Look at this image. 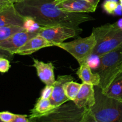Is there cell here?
<instances>
[{
	"instance_id": "obj_1",
	"label": "cell",
	"mask_w": 122,
	"mask_h": 122,
	"mask_svg": "<svg viewBox=\"0 0 122 122\" xmlns=\"http://www.w3.org/2000/svg\"><path fill=\"white\" fill-rule=\"evenodd\" d=\"M13 4L20 15L32 18L41 27L63 26L80 29V25L94 20L86 13L61 10L55 0H24Z\"/></svg>"
},
{
	"instance_id": "obj_2",
	"label": "cell",
	"mask_w": 122,
	"mask_h": 122,
	"mask_svg": "<svg viewBox=\"0 0 122 122\" xmlns=\"http://www.w3.org/2000/svg\"><path fill=\"white\" fill-rule=\"evenodd\" d=\"M95 103L90 113L99 122H122V101L107 96L99 86H95Z\"/></svg>"
},
{
	"instance_id": "obj_3",
	"label": "cell",
	"mask_w": 122,
	"mask_h": 122,
	"mask_svg": "<svg viewBox=\"0 0 122 122\" xmlns=\"http://www.w3.org/2000/svg\"><path fill=\"white\" fill-rule=\"evenodd\" d=\"M92 33L97 42L92 54L100 57L122 46V29L116 22L94 27Z\"/></svg>"
},
{
	"instance_id": "obj_4",
	"label": "cell",
	"mask_w": 122,
	"mask_h": 122,
	"mask_svg": "<svg viewBox=\"0 0 122 122\" xmlns=\"http://www.w3.org/2000/svg\"><path fill=\"white\" fill-rule=\"evenodd\" d=\"M100 65L95 71L100 76L99 86L104 93L113 81L122 74V46L100 57Z\"/></svg>"
},
{
	"instance_id": "obj_5",
	"label": "cell",
	"mask_w": 122,
	"mask_h": 122,
	"mask_svg": "<svg viewBox=\"0 0 122 122\" xmlns=\"http://www.w3.org/2000/svg\"><path fill=\"white\" fill-rule=\"evenodd\" d=\"M96 43L95 36L92 33L88 37L77 38L67 42L56 43L54 45L69 52L81 65L86 63L88 58L93 53Z\"/></svg>"
},
{
	"instance_id": "obj_6",
	"label": "cell",
	"mask_w": 122,
	"mask_h": 122,
	"mask_svg": "<svg viewBox=\"0 0 122 122\" xmlns=\"http://www.w3.org/2000/svg\"><path fill=\"white\" fill-rule=\"evenodd\" d=\"M85 108H79L72 101L57 107L49 114L33 118L34 122H81Z\"/></svg>"
},
{
	"instance_id": "obj_7",
	"label": "cell",
	"mask_w": 122,
	"mask_h": 122,
	"mask_svg": "<svg viewBox=\"0 0 122 122\" xmlns=\"http://www.w3.org/2000/svg\"><path fill=\"white\" fill-rule=\"evenodd\" d=\"M82 30L63 26L41 27L38 35L54 44L63 42L66 39L77 36Z\"/></svg>"
},
{
	"instance_id": "obj_8",
	"label": "cell",
	"mask_w": 122,
	"mask_h": 122,
	"mask_svg": "<svg viewBox=\"0 0 122 122\" xmlns=\"http://www.w3.org/2000/svg\"><path fill=\"white\" fill-rule=\"evenodd\" d=\"M38 35V33L27 32L26 30L17 32L5 40L1 42L0 49L14 55L29 39Z\"/></svg>"
},
{
	"instance_id": "obj_9",
	"label": "cell",
	"mask_w": 122,
	"mask_h": 122,
	"mask_svg": "<svg viewBox=\"0 0 122 122\" xmlns=\"http://www.w3.org/2000/svg\"><path fill=\"white\" fill-rule=\"evenodd\" d=\"M73 81V77L70 75H58L53 85L54 89L50 100L55 107H58L69 101L64 92V85L68 82Z\"/></svg>"
},
{
	"instance_id": "obj_10",
	"label": "cell",
	"mask_w": 122,
	"mask_h": 122,
	"mask_svg": "<svg viewBox=\"0 0 122 122\" xmlns=\"http://www.w3.org/2000/svg\"><path fill=\"white\" fill-rule=\"evenodd\" d=\"M58 8L71 13H93L97 7L85 0H55Z\"/></svg>"
},
{
	"instance_id": "obj_11",
	"label": "cell",
	"mask_w": 122,
	"mask_h": 122,
	"mask_svg": "<svg viewBox=\"0 0 122 122\" xmlns=\"http://www.w3.org/2000/svg\"><path fill=\"white\" fill-rule=\"evenodd\" d=\"M24 17L19 14L14 4L0 9V27L7 26H23Z\"/></svg>"
},
{
	"instance_id": "obj_12",
	"label": "cell",
	"mask_w": 122,
	"mask_h": 122,
	"mask_svg": "<svg viewBox=\"0 0 122 122\" xmlns=\"http://www.w3.org/2000/svg\"><path fill=\"white\" fill-rule=\"evenodd\" d=\"M95 86L82 83L73 102L79 108H89L95 103Z\"/></svg>"
},
{
	"instance_id": "obj_13",
	"label": "cell",
	"mask_w": 122,
	"mask_h": 122,
	"mask_svg": "<svg viewBox=\"0 0 122 122\" xmlns=\"http://www.w3.org/2000/svg\"><path fill=\"white\" fill-rule=\"evenodd\" d=\"M33 66L36 69L39 79L46 85L53 86L56 81L53 64L51 62L45 63L35 58H33Z\"/></svg>"
},
{
	"instance_id": "obj_14",
	"label": "cell",
	"mask_w": 122,
	"mask_h": 122,
	"mask_svg": "<svg viewBox=\"0 0 122 122\" xmlns=\"http://www.w3.org/2000/svg\"><path fill=\"white\" fill-rule=\"evenodd\" d=\"M54 46V44L38 35L31 38L16 52L19 55H30L42 48Z\"/></svg>"
},
{
	"instance_id": "obj_15",
	"label": "cell",
	"mask_w": 122,
	"mask_h": 122,
	"mask_svg": "<svg viewBox=\"0 0 122 122\" xmlns=\"http://www.w3.org/2000/svg\"><path fill=\"white\" fill-rule=\"evenodd\" d=\"M76 74L82 82L94 86H99L100 83V76L97 73H93L92 69L86 63L80 65L76 71Z\"/></svg>"
},
{
	"instance_id": "obj_16",
	"label": "cell",
	"mask_w": 122,
	"mask_h": 122,
	"mask_svg": "<svg viewBox=\"0 0 122 122\" xmlns=\"http://www.w3.org/2000/svg\"><path fill=\"white\" fill-rule=\"evenodd\" d=\"M56 108L51 104L50 99H43L40 97L36 100L34 107L30 110L29 117L33 119L44 116L52 112Z\"/></svg>"
},
{
	"instance_id": "obj_17",
	"label": "cell",
	"mask_w": 122,
	"mask_h": 122,
	"mask_svg": "<svg viewBox=\"0 0 122 122\" xmlns=\"http://www.w3.org/2000/svg\"><path fill=\"white\" fill-rule=\"evenodd\" d=\"M104 94L109 97L122 101V74L113 81Z\"/></svg>"
},
{
	"instance_id": "obj_18",
	"label": "cell",
	"mask_w": 122,
	"mask_h": 122,
	"mask_svg": "<svg viewBox=\"0 0 122 122\" xmlns=\"http://www.w3.org/2000/svg\"><path fill=\"white\" fill-rule=\"evenodd\" d=\"M81 85L80 83L73 81L68 82L64 85V92L70 101H73L76 98L81 89Z\"/></svg>"
},
{
	"instance_id": "obj_19",
	"label": "cell",
	"mask_w": 122,
	"mask_h": 122,
	"mask_svg": "<svg viewBox=\"0 0 122 122\" xmlns=\"http://www.w3.org/2000/svg\"><path fill=\"white\" fill-rule=\"evenodd\" d=\"M25 30L23 27L19 26H7L0 27V42L5 40L17 32Z\"/></svg>"
},
{
	"instance_id": "obj_20",
	"label": "cell",
	"mask_w": 122,
	"mask_h": 122,
	"mask_svg": "<svg viewBox=\"0 0 122 122\" xmlns=\"http://www.w3.org/2000/svg\"><path fill=\"white\" fill-rule=\"evenodd\" d=\"M23 27L27 32L38 34V32H39L41 26L32 18L26 17H24Z\"/></svg>"
},
{
	"instance_id": "obj_21",
	"label": "cell",
	"mask_w": 122,
	"mask_h": 122,
	"mask_svg": "<svg viewBox=\"0 0 122 122\" xmlns=\"http://www.w3.org/2000/svg\"><path fill=\"white\" fill-rule=\"evenodd\" d=\"M119 4L116 0H106L102 4V8L107 14H114Z\"/></svg>"
},
{
	"instance_id": "obj_22",
	"label": "cell",
	"mask_w": 122,
	"mask_h": 122,
	"mask_svg": "<svg viewBox=\"0 0 122 122\" xmlns=\"http://www.w3.org/2000/svg\"><path fill=\"white\" fill-rule=\"evenodd\" d=\"M100 61L101 60L100 56L95 54H92L90 57L88 58L86 63L91 68V69H94L95 70L94 71H95L100 66Z\"/></svg>"
},
{
	"instance_id": "obj_23",
	"label": "cell",
	"mask_w": 122,
	"mask_h": 122,
	"mask_svg": "<svg viewBox=\"0 0 122 122\" xmlns=\"http://www.w3.org/2000/svg\"><path fill=\"white\" fill-rule=\"evenodd\" d=\"M10 60L5 57H0V72L6 73L10 69Z\"/></svg>"
},
{
	"instance_id": "obj_24",
	"label": "cell",
	"mask_w": 122,
	"mask_h": 122,
	"mask_svg": "<svg viewBox=\"0 0 122 122\" xmlns=\"http://www.w3.org/2000/svg\"><path fill=\"white\" fill-rule=\"evenodd\" d=\"M53 86L46 85L41 91V98L43 99H50L53 92Z\"/></svg>"
},
{
	"instance_id": "obj_25",
	"label": "cell",
	"mask_w": 122,
	"mask_h": 122,
	"mask_svg": "<svg viewBox=\"0 0 122 122\" xmlns=\"http://www.w3.org/2000/svg\"><path fill=\"white\" fill-rule=\"evenodd\" d=\"M15 114L9 112H0V119L4 122H11L14 119Z\"/></svg>"
},
{
	"instance_id": "obj_26",
	"label": "cell",
	"mask_w": 122,
	"mask_h": 122,
	"mask_svg": "<svg viewBox=\"0 0 122 122\" xmlns=\"http://www.w3.org/2000/svg\"><path fill=\"white\" fill-rule=\"evenodd\" d=\"M94 120H95V119L92 116L91 113H90L89 108H87V107L85 108L83 117L81 122H93Z\"/></svg>"
},
{
	"instance_id": "obj_27",
	"label": "cell",
	"mask_w": 122,
	"mask_h": 122,
	"mask_svg": "<svg viewBox=\"0 0 122 122\" xmlns=\"http://www.w3.org/2000/svg\"><path fill=\"white\" fill-rule=\"evenodd\" d=\"M11 122H30V120L27 115L15 114L14 119Z\"/></svg>"
},
{
	"instance_id": "obj_28",
	"label": "cell",
	"mask_w": 122,
	"mask_h": 122,
	"mask_svg": "<svg viewBox=\"0 0 122 122\" xmlns=\"http://www.w3.org/2000/svg\"><path fill=\"white\" fill-rule=\"evenodd\" d=\"M12 56L13 55L10 54L9 52L0 49V57H5V58H11L12 57Z\"/></svg>"
},
{
	"instance_id": "obj_29",
	"label": "cell",
	"mask_w": 122,
	"mask_h": 122,
	"mask_svg": "<svg viewBox=\"0 0 122 122\" xmlns=\"http://www.w3.org/2000/svg\"><path fill=\"white\" fill-rule=\"evenodd\" d=\"M12 4L11 2L9 0H0V8L8 6Z\"/></svg>"
},
{
	"instance_id": "obj_30",
	"label": "cell",
	"mask_w": 122,
	"mask_h": 122,
	"mask_svg": "<svg viewBox=\"0 0 122 122\" xmlns=\"http://www.w3.org/2000/svg\"><path fill=\"white\" fill-rule=\"evenodd\" d=\"M85 1L89 2V3L91 4L92 5L95 6V7H97L98 4L99 2H100V0H85Z\"/></svg>"
},
{
	"instance_id": "obj_31",
	"label": "cell",
	"mask_w": 122,
	"mask_h": 122,
	"mask_svg": "<svg viewBox=\"0 0 122 122\" xmlns=\"http://www.w3.org/2000/svg\"><path fill=\"white\" fill-rule=\"evenodd\" d=\"M116 23H117V26H119L120 29H122V19H120L119 20H118Z\"/></svg>"
},
{
	"instance_id": "obj_32",
	"label": "cell",
	"mask_w": 122,
	"mask_h": 122,
	"mask_svg": "<svg viewBox=\"0 0 122 122\" xmlns=\"http://www.w3.org/2000/svg\"><path fill=\"white\" fill-rule=\"evenodd\" d=\"M12 4H14V3H17V2H21V1H24V0H9Z\"/></svg>"
},
{
	"instance_id": "obj_33",
	"label": "cell",
	"mask_w": 122,
	"mask_h": 122,
	"mask_svg": "<svg viewBox=\"0 0 122 122\" xmlns=\"http://www.w3.org/2000/svg\"><path fill=\"white\" fill-rule=\"evenodd\" d=\"M120 5H121V7L122 8V0H120Z\"/></svg>"
},
{
	"instance_id": "obj_34",
	"label": "cell",
	"mask_w": 122,
	"mask_h": 122,
	"mask_svg": "<svg viewBox=\"0 0 122 122\" xmlns=\"http://www.w3.org/2000/svg\"><path fill=\"white\" fill-rule=\"evenodd\" d=\"M30 122H34V121H33V119H30Z\"/></svg>"
},
{
	"instance_id": "obj_35",
	"label": "cell",
	"mask_w": 122,
	"mask_h": 122,
	"mask_svg": "<svg viewBox=\"0 0 122 122\" xmlns=\"http://www.w3.org/2000/svg\"><path fill=\"white\" fill-rule=\"evenodd\" d=\"M0 122H2V120H1V119H0Z\"/></svg>"
},
{
	"instance_id": "obj_36",
	"label": "cell",
	"mask_w": 122,
	"mask_h": 122,
	"mask_svg": "<svg viewBox=\"0 0 122 122\" xmlns=\"http://www.w3.org/2000/svg\"><path fill=\"white\" fill-rule=\"evenodd\" d=\"M3 8H4V7H3ZM1 8H0V9H1Z\"/></svg>"
},
{
	"instance_id": "obj_37",
	"label": "cell",
	"mask_w": 122,
	"mask_h": 122,
	"mask_svg": "<svg viewBox=\"0 0 122 122\" xmlns=\"http://www.w3.org/2000/svg\"></svg>"
}]
</instances>
